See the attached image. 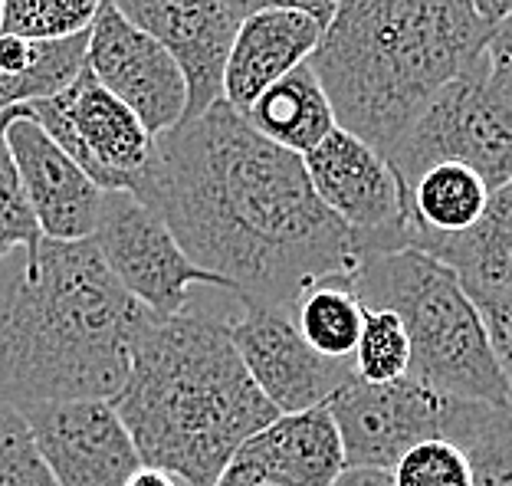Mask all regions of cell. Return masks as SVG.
Masks as SVG:
<instances>
[{
  "instance_id": "obj_1",
  "label": "cell",
  "mask_w": 512,
  "mask_h": 486,
  "mask_svg": "<svg viewBox=\"0 0 512 486\" xmlns=\"http://www.w3.org/2000/svg\"><path fill=\"white\" fill-rule=\"evenodd\" d=\"M135 198L201 270L293 316L306 289L355 283L368 260L312 191L302 158L253 132L224 99L158 138Z\"/></svg>"
},
{
  "instance_id": "obj_2",
  "label": "cell",
  "mask_w": 512,
  "mask_h": 486,
  "mask_svg": "<svg viewBox=\"0 0 512 486\" xmlns=\"http://www.w3.org/2000/svg\"><path fill=\"white\" fill-rule=\"evenodd\" d=\"M155 316L92 240H40L0 263V404L115 401Z\"/></svg>"
},
{
  "instance_id": "obj_3",
  "label": "cell",
  "mask_w": 512,
  "mask_h": 486,
  "mask_svg": "<svg viewBox=\"0 0 512 486\" xmlns=\"http://www.w3.org/2000/svg\"><path fill=\"white\" fill-rule=\"evenodd\" d=\"M240 293L181 316H151L138 332L115 411L145 467L188 486H214L234 454L279 411L263 398L230 342L227 319Z\"/></svg>"
},
{
  "instance_id": "obj_4",
  "label": "cell",
  "mask_w": 512,
  "mask_h": 486,
  "mask_svg": "<svg viewBox=\"0 0 512 486\" xmlns=\"http://www.w3.org/2000/svg\"><path fill=\"white\" fill-rule=\"evenodd\" d=\"M486 40L470 0H342L309 63L339 129L388 155Z\"/></svg>"
},
{
  "instance_id": "obj_5",
  "label": "cell",
  "mask_w": 512,
  "mask_h": 486,
  "mask_svg": "<svg viewBox=\"0 0 512 486\" xmlns=\"http://www.w3.org/2000/svg\"><path fill=\"white\" fill-rule=\"evenodd\" d=\"M368 309L394 312L411 339V378L457 401L512 404L483 309L447 263L424 250L378 253L355 276Z\"/></svg>"
},
{
  "instance_id": "obj_6",
  "label": "cell",
  "mask_w": 512,
  "mask_h": 486,
  "mask_svg": "<svg viewBox=\"0 0 512 486\" xmlns=\"http://www.w3.org/2000/svg\"><path fill=\"white\" fill-rule=\"evenodd\" d=\"M384 158L401 191L444 161L473 168L490 191L512 181V106L490 83L486 53L430 99Z\"/></svg>"
},
{
  "instance_id": "obj_7",
  "label": "cell",
  "mask_w": 512,
  "mask_h": 486,
  "mask_svg": "<svg viewBox=\"0 0 512 486\" xmlns=\"http://www.w3.org/2000/svg\"><path fill=\"white\" fill-rule=\"evenodd\" d=\"M23 112L99 184V191L135 194L148 178L158 138H151L142 119L89 69L63 92L30 102Z\"/></svg>"
},
{
  "instance_id": "obj_8",
  "label": "cell",
  "mask_w": 512,
  "mask_h": 486,
  "mask_svg": "<svg viewBox=\"0 0 512 486\" xmlns=\"http://www.w3.org/2000/svg\"><path fill=\"white\" fill-rule=\"evenodd\" d=\"M92 243L99 247L115 280L125 286V293L161 319L181 316L191 303L188 293L194 286L234 289L227 280L201 270L181 250L178 237L161 221V214L128 191L102 194Z\"/></svg>"
},
{
  "instance_id": "obj_9",
  "label": "cell",
  "mask_w": 512,
  "mask_h": 486,
  "mask_svg": "<svg viewBox=\"0 0 512 486\" xmlns=\"http://www.w3.org/2000/svg\"><path fill=\"white\" fill-rule=\"evenodd\" d=\"M312 191L362 240L368 257L411 247L404 191L388 158L358 135L335 129L302 158Z\"/></svg>"
},
{
  "instance_id": "obj_10",
  "label": "cell",
  "mask_w": 512,
  "mask_h": 486,
  "mask_svg": "<svg viewBox=\"0 0 512 486\" xmlns=\"http://www.w3.org/2000/svg\"><path fill=\"white\" fill-rule=\"evenodd\" d=\"M227 332L243 368L279 414L329 404L335 391L355 378V362H332L312 352L296 316L279 306L237 296Z\"/></svg>"
},
{
  "instance_id": "obj_11",
  "label": "cell",
  "mask_w": 512,
  "mask_h": 486,
  "mask_svg": "<svg viewBox=\"0 0 512 486\" xmlns=\"http://www.w3.org/2000/svg\"><path fill=\"white\" fill-rule=\"evenodd\" d=\"M453 404L440 391L417 378H401L391 385H368L352 378L329 401V414L342 434L345 464L394 470L414 444L444 437Z\"/></svg>"
},
{
  "instance_id": "obj_12",
  "label": "cell",
  "mask_w": 512,
  "mask_h": 486,
  "mask_svg": "<svg viewBox=\"0 0 512 486\" xmlns=\"http://www.w3.org/2000/svg\"><path fill=\"white\" fill-rule=\"evenodd\" d=\"M86 69L142 119L151 138L168 135L188 119V79L181 66L109 0H102L89 30Z\"/></svg>"
},
{
  "instance_id": "obj_13",
  "label": "cell",
  "mask_w": 512,
  "mask_h": 486,
  "mask_svg": "<svg viewBox=\"0 0 512 486\" xmlns=\"http://www.w3.org/2000/svg\"><path fill=\"white\" fill-rule=\"evenodd\" d=\"M56 486H128L142 467L112 401H50L20 408Z\"/></svg>"
},
{
  "instance_id": "obj_14",
  "label": "cell",
  "mask_w": 512,
  "mask_h": 486,
  "mask_svg": "<svg viewBox=\"0 0 512 486\" xmlns=\"http://www.w3.org/2000/svg\"><path fill=\"white\" fill-rule=\"evenodd\" d=\"M171 53L188 79V119L224 99V69L240 17L227 0H109Z\"/></svg>"
},
{
  "instance_id": "obj_15",
  "label": "cell",
  "mask_w": 512,
  "mask_h": 486,
  "mask_svg": "<svg viewBox=\"0 0 512 486\" xmlns=\"http://www.w3.org/2000/svg\"><path fill=\"white\" fill-rule=\"evenodd\" d=\"M7 148L40 234L66 243L92 240L106 191H99V184L23 112V106L7 125Z\"/></svg>"
},
{
  "instance_id": "obj_16",
  "label": "cell",
  "mask_w": 512,
  "mask_h": 486,
  "mask_svg": "<svg viewBox=\"0 0 512 486\" xmlns=\"http://www.w3.org/2000/svg\"><path fill=\"white\" fill-rule=\"evenodd\" d=\"M322 33L312 17L289 10L240 20L224 69V102L243 115L273 83L312 60Z\"/></svg>"
},
{
  "instance_id": "obj_17",
  "label": "cell",
  "mask_w": 512,
  "mask_h": 486,
  "mask_svg": "<svg viewBox=\"0 0 512 486\" xmlns=\"http://www.w3.org/2000/svg\"><path fill=\"white\" fill-rule=\"evenodd\" d=\"M234 460L276 486H332L348 467L329 404L279 414L237 450Z\"/></svg>"
},
{
  "instance_id": "obj_18",
  "label": "cell",
  "mask_w": 512,
  "mask_h": 486,
  "mask_svg": "<svg viewBox=\"0 0 512 486\" xmlns=\"http://www.w3.org/2000/svg\"><path fill=\"white\" fill-rule=\"evenodd\" d=\"M424 253L447 263L483 312L512 306V181L490 194L473 230L427 243Z\"/></svg>"
},
{
  "instance_id": "obj_19",
  "label": "cell",
  "mask_w": 512,
  "mask_h": 486,
  "mask_svg": "<svg viewBox=\"0 0 512 486\" xmlns=\"http://www.w3.org/2000/svg\"><path fill=\"white\" fill-rule=\"evenodd\" d=\"M490 184L467 165L427 168L404 188V211L411 227V247L424 250L427 243L460 237L480 224L490 204Z\"/></svg>"
},
{
  "instance_id": "obj_20",
  "label": "cell",
  "mask_w": 512,
  "mask_h": 486,
  "mask_svg": "<svg viewBox=\"0 0 512 486\" xmlns=\"http://www.w3.org/2000/svg\"><path fill=\"white\" fill-rule=\"evenodd\" d=\"M243 119L250 122L253 132H260L273 145L299 158H306L312 148L339 129L332 102L325 96L312 63H302L279 83H273L243 112Z\"/></svg>"
},
{
  "instance_id": "obj_21",
  "label": "cell",
  "mask_w": 512,
  "mask_h": 486,
  "mask_svg": "<svg viewBox=\"0 0 512 486\" xmlns=\"http://www.w3.org/2000/svg\"><path fill=\"white\" fill-rule=\"evenodd\" d=\"M89 33L69 40H23L0 33V115L63 92L86 69Z\"/></svg>"
},
{
  "instance_id": "obj_22",
  "label": "cell",
  "mask_w": 512,
  "mask_h": 486,
  "mask_svg": "<svg viewBox=\"0 0 512 486\" xmlns=\"http://www.w3.org/2000/svg\"><path fill=\"white\" fill-rule=\"evenodd\" d=\"M444 437L467 450L473 486H512V404L457 401Z\"/></svg>"
},
{
  "instance_id": "obj_23",
  "label": "cell",
  "mask_w": 512,
  "mask_h": 486,
  "mask_svg": "<svg viewBox=\"0 0 512 486\" xmlns=\"http://www.w3.org/2000/svg\"><path fill=\"white\" fill-rule=\"evenodd\" d=\"M365 306L352 283H319L302 293L296 306V326L312 352L332 362H355L362 339Z\"/></svg>"
},
{
  "instance_id": "obj_24",
  "label": "cell",
  "mask_w": 512,
  "mask_h": 486,
  "mask_svg": "<svg viewBox=\"0 0 512 486\" xmlns=\"http://www.w3.org/2000/svg\"><path fill=\"white\" fill-rule=\"evenodd\" d=\"M102 0H4L0 33L23 40H69L83 37L99 17Z\"/></svg>"
},
{
  "instance_id": "obj_25",
  "label": "cell",
  "mask_w": 512,
  "mask_h": 486,
  "mask_svg": "<svg viewBox=\"0 0 512 486\" xmlns=\"http://www.w3.org/2000/svg\"><path fill=\"white\" fill-rule=\"evenodd\" d=\"M411 375V339L404 322L388 309H368L355 349V378L368 385H391Z\"/></svg>"
},
{
  "instance_id": "obj_26",
  "label": "cell",
  "mask_w": 512,
  "mask_h": 486,
  "mask_svg": "<svg viewBox=\"0 0 512 486\" xmlns=\"http://www.w3.org/2000/svg\"><path fill=\"white\" fill-rule=\"evenodd\" d=\"M17 119V109H10L7 115H0V263L10 253L30 250L43 240L37 217H33L27 194L20 188L14 158L7 148V125Z\"/></svg>"
},
{
  "instance_id": "obj_27",
  "label": "cell",
  "mask_w": 512,
  "mask_h": 486,
  "mask_svg": "<svg viewBox=\"0 0 512 486\" xmlns=\"http://www.w3.org/2000/svg\"><path fill=\"white\" fill-rule=\"evenodd\" d=\"M394 486H473L470 457L450 437L414 444L391 470Z\"/></svg>"
},
{
  "instance_id": "obj_28",
  "label": "cell",
  "mask_w": 512,
  "mask_h": 486,
  "mask_svg": "<svg viewBox=\"0 0 512 486\" xmlns=\"http://www.w3.org/2000/svg\"><path fill=\"white\" fill-rule=\"evenodd\" d=\"M0 486H56L27 418L0 404Z\"/></svg>"
},
{
  "instance_id": "obj_29",
  "label": "cell",
  "mask_w": 512,
  "mask_h": 486,
  "mask_svg": "<svg viewBox=\"0 0 512 486\" xmlns=\"http://www.w3.org/2000/svg\"><path fill=\"white\" fill-rule=\"evenodd\" d=\"M227 4H230V10H234L240 20H247L253 14H273V10H289V14H306V17H312L325 30L335 20V14H339L342 0H227Z\"/></svg>"
},
{
  "instance_id": "obj_30",
  "label": "cell",
  "mask_w": 512,
  "mask_h": 486,
  "mask_svg": "<svg viewBox=\"0 0 512 486\" xmlns=\"http://www.w3.org/2000/svg\"><path fill=\"white\" fill-rule=\"evenodd\" d=\"M483 53H486V69H490V83L512 106V17L493 23Z\"/></svg>"
},
{
  "instance_id": "obj_31",
  "label": "cell",
  "mask_w": 512,
  "mask_h": 486,
  "mask_svg": "<svg viewBox=\"0 0 512 486\" xmlns=\"http://www.w3.org/2000/svg\"><path fill=\"white\" fill-rule=\"evenodd\" d=\"M483 316H486V326H490V339L499 358V368H503V375H506L509 401H512V306L490 309V312H483Z\"/></svg>"
},
{
  "instance_id": "obj_32",
  "label": "cell",
  "mask_w": 512,
  "mask_h": 486,
  "mask_svg": "<svg viewBox=\"0 0 512 486\" xmlns=\"http://www.w3.org/2000/svg\"><path fill=\"white\" fill-rule=\"evenodd\" d=\"M332 486H394V477H391V470L345 467V473Z\"/></svg>"
},
{
  "instance_id": "obj_33",
  "label": "cell",
  "mask_w": 512,
  "mask_h": 486,
  "mask_svg": "<svg viewBox=\"0 0 512 486\" xmlns=\"http://www.w3.org/2000/svg\"><path fill=\"white\" fill-rule=\"evenodd\" d=\"M214 486H276V483L260 477V473H253L250 467H243L240 460H230L227 470L220 473V480Z\"/></svg>"
},
{
  "instance_id": "obj_34",
  "label": "cell",
  "mask_w": 512,
  "mask_h": 486,
  "mask_svg": "<svg viewBox=\"0 0 512 486\" xmlns=\"http://www.w3.org/2000/svg\"><path fill=\"white\" fill-rule=\"evenodd\" d=\"M473 4V10L480 14L486 23H499V20H506V17H512V0H470Z\"/></svg>"
},
{
  "instance_id": "obj_35",
  "label": "cell",
  "mask_w": 512,
  "mask_h": 486,
  "mask_svg": "<svg viewBox=\"0 0 512 486\" xmlns=\"http://www.w3.org/2000/svg\"><path fill=\"white\" fill-rule=\"evenodd\" d=\"M171 486H188V483H184V480H178V477H174V483Z\"/></svg>"
},
{
  "instance_id": "obj_36",
  "label": "cell",
  "mask_w": 512,
  "mask_h": 486,
  "mask_svg": "<svg viewBox=\"0 0 512 486\" xmlns=\"http://www.w3.org/2000/svg\"><path fill=\"white\" fill-rule=\"evenodd\" d=\"M0 20H4V0H0Z\"/></svg>"
}]
</instances>
